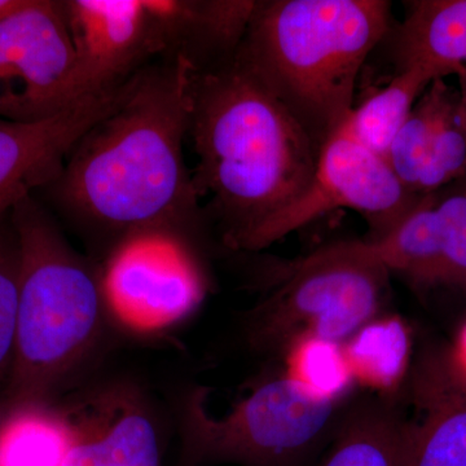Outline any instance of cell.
<instances>
[{
	"label": "cell",
	"instance_id": "1",
	"mask_svg": "<svg viewBox=\"0 0 466 466\" xmlns=\"http://www.w3.org/2000/svg\"><path fill=\"white\" fill-rule=\"evenodd\" d=\"M192 70L182 57L140 69L125 100L79 137L57 179L38 192L55 217L109 245V257L143 236L187 247L207 219L184 158Z\"/></svg>",
	"mask_w": 466,
	"mask_h": 466
},
{
	"label": "cell",
	"instance_id": "2",
	"mask_svg": "<svg viewBox=\"0 0 466 466\" xmlns=\"http://www.w3.org/2000/svg\"><path fill=\"white\" fill-rule=\"evenodd\" d=\"M198 158L192 171L207 217L223 241L245 250L251 236L309 188L320 148L249 70L233 58L192 70L188 135Z\"/></svg>",
	"mask_w": 466,
	"mask_h": 466
},
{
	"label": "cell",
	"instance_id": "3",
	"mask_svg": "<svg viewBox=\"0 0 466 466\" xmlns=\"http://www.w3.org/2000/svg\"><path fill=\"white\" fill-rule=\"evenodd\" d=\"M391 25L386 0H262L235 60L321 149L354 108L359 73Z\"/></svg>",
	"mask_w": 466,
	"mask_h": 466
},
{
	"label": "cell",
	"instance_id": "4",
	"mask_svg": "<svg viewBox=\"0 0 466 466\" xmlns=\"http://www.w3.org/2000/svg\"><path fill=\"white\" fill-rule=\"evenodd\" d=\"M20 245L14 363L3 407L51 403L94 348L108 308L104 272L95 269L35 196L12 208Z\"/></svg>",
	"mask_w": 466,
	"mask_h": 466
},
{
	"label": "cell",
	"instance_id": "5",
	"mask_svg": "<svg viewBox=\"0 0 466 466\" xmlns=\"http://www.w3.org/2000/svg\"><path fill=\"white\" fill-rule=\"evenodd\" d=\"M390 274L367 241L309 254L254 309L251 339L260 348H293L305 339L349 341L381 306Z\"/></svg>",
	"mask_w": 466,
	"mask_h": 466
},
{
	"label": "cell",
	"instance_id": "6",
	"mask_svg": "<svg viewBox=\"0 0 466 466\" xmlns=\"http://www.w3.org/2000/svg\"><path fill=\"white\" fill-rule=\"evenodd\" d=\"M293 375L263 382L226 415L208 412L205 390L189 398L186 455L193 462L302 466L329 431L339 407Z\"/></svg>",
	"mask_w": 466,
	"mask_h": 466
},
{
	"label": "cell",
	"instance_id": "7",
	"mask_svg": "<svg viewBox=\"0 0 466 466\" xmlns=\"http://www.w3.org/2000/svg\"><path fill=\"white\" fill-rule=\"evenodd\" d=\"M424 196L398 179L385 158L339 130L321 147L317 171L302 196L251 236L245 250L265 249L337 208L357 211L380 240L403 222Z\"/></svg>",
	"mask_w": 466,
	"mask_h": 466
},
{
	"label": "cell",
	"instance_id": "8",
	"mask_svg": "<svg viewBox=\"0 0 466 466\" xmlns=\"http://www.w3.org/2000/svg\"><path fill=\"white\" fill-rule=\"evenodd\" d=\"M76 52L61 0H26L0 20V118L36 122L75 103Z\"/></svg>",
	"mask_w": 466,
	"mask_h": 466
},
{
	"label": "cell",
	"instance_id": "9",
	"mask_svg": "<svg viewBox=\"0 0 466 466\" xmlns=\"http://www.w3.org/2000/svg\"><path fill=\"white\" fill-rule=\"evenodd\" d=\"M106 302L122 323L156 330L187 317L204 296L188 248L164 236L126 242L104 271Z\"/></svg>",
	"mask_w": 466,
	"mask_h": 466
},
{
	"label": "cell",
	"instance_id": "10",
	"mask_svg": "<svg viewBox=\"0 0 466 466\" xmlns=\"http://www.w3.org/2000/svg\"><path fill=\"white\" fill-rule=\"evenodd\" d=\"M76 52V99L125 84L159 56L146 0H61Z\"/></svg>",
	"mask_w": 466,
	"mask_h": 466
},
{
	"label": "cell",
	"instance_id": "11",
	"mask_svg": "<svg viewBox=\"0 0 466 466\" xmlns=\"http://www.w3.org/2000/svg\"><path fill=\"white\" fill-rule=\"evenodd\" d=\"M131 85L133 76L42 121L0 118V216L54 183L79 137L125 100Z\"/></svg>",
	"mask_w": 466,
	"mask_h": 466
},
{
	"label": "cell",
	"instance_id": "12",
	"mask_svg": "<svg viewBox=\"0 0 466 466\" xmlns=\"http://www.w3.org/2000/svg\"><path fill=\"white\" fill-rule=\"evenodd\" d=\"M64 410L72 431L64 466H159L155 425L131 392H92Z\"/></svg>",
	"mask_w": 466,
	"mask_h": 466
},
{
	"label": "cell",
	"instance_id": "13",
	"mask_svg": "<svg viewBox=\"0 0 466 466\" xmlns=\"http://www.w3.org/2000/svg\"><path fill=\"white\" fill-rule=\"evenodd\" d=\"M161 57H182L196 72L235 58L254 0H146Z\"/></svg>",
	"mask_w": 466,
	"mask_h": 466
},
{
	"label": "cell",
	"instance_id": "14",
	"mask_svg": "<svg viewBox=\"0 0 466 466\" xmlns=\"http://www.w3.org/2000/svg\"><path fill=\"white\" fill-rule=\"evenodd\" d=\"M415 390L421 417L406 424L404 466H466V379L450 352L426 360Z\"/></svg>",
	"mask_w": 466,
	"mask_h": 466
},
{
	"label": "cell",
	"instance_id": "15",
	"mask_svg": "<svg viewBox=\"0 0 466 466\" xmlns=\"http://www.w3.org/2000/svg\"><path fill=\"white\" fill-rule=\"evenodd\" d=\"M406 16L391 25L389 42L395 73L407 67H433L443 78L466 66V0L406 3Z\"/></svg>",
	"mask_w": 466,
	"mask_h": 466
},
{
	"label": "cell",
	"instance_id": "16",
	"mask_svg": "<svg viewBox=\"0 0 466 466\" xmlns=\"http://www.w3.org/2000/svg\"><path fill=\"white\" fill-rule=\"evenodd\" d=\"M72 431L64 408L23 403L0 412V466H64Z\"/></svg>",
	"mask_w": 466,
	"mask_h": 466
},
{
	"label": "cell",
	"instance_id": "17",
	"mask_svg": "<svg viewBox=\"0 0 466 466\" xmlns=\"http://www.w3.org/2000/svg\"><path fill=\"white\" fill-rule=\"evenodd\" d=\"M443 78L433 67L415 66L395 73L381 90L354 106L339 130L380 157L389 149L413 106L434 79Z\"/></svg>",
	"mask_w": 466,
	"mask_h": 466
},
{
	"label": "cell",
	"instance_id": "18",
	"mask_svg": "<svg viewBox=\"0 0 466 466\" xmlns=\"http://www.w3.org/2000/svg\"><path fill=\"white\" fill-rule=\"evenodd\" d=\"M406 441V422L368 410L343 426L321 466H404Z\"/></svg>",
	"mask_w": 466,
	"mask_h": 466
},
{
	"label": "cell",
	"instance_id": "19",
	"mask_svg": "<svg viewBox=\"0 0 466 466\" xmlns=\"http://www.w3.org/2000/svg\"><path fill=\"white\" fill-rule=\"evenodd\" d=\"M354 377L381 389L403 380L410 357V336L400 319L370 321L349 339L345 350Z\"/></svg>",
	"mask_w": 466,
	"mask_h": 466
},
{
	"label": "cell",
	"instance_id": "20",
	"mask_svg": "<svg viewBox=\"0 0 466 466\" xmlns=\"http://www.w3.org/2000/svg\"><path fill=\"white\" fill-rule=\"evenodd\" d=\"M466 177V131L459 106V92L441 79L437 113L428 157L420 177V196L441 191Z\"/></svg>",
	"mask_w": 466,
	"mask_h": 466
},
{
	"label": "cell",
	"instance_id": "21",
	"mask_svg": "<svg viewBox=\"0 0 466 466\" xmlns=\"http://www.w3.org/2000/svg\"><path fill=\"white\" fill-rule=\"evenodd\" d=\"M431 193L441 285L466 289V184Z\"/></svg>",
	"mask_w": 466,
	"mask_h": 466
},
{
	"label": "cell",
	"instance_id": "22",
	"mask_svg": "<svg viewBox=\"0 0 466 466\" xmlns=\"http://www.w3.org/2000/svg\"><path fill=\"white\" fill-rule=\"evenodd\" d=\"M20 245L12 210L0 216V389L14 363L16 342Z\"/></svg>",
	"mask_w": 466,
	"mask_h": 466
},
{
	"label": "cell",
	"instance_id": "23",
	"mask_svg": "<svg viewBox=\"0 0 466 466\" xmlns=\"http://www.w3.org/2000/svg\"><path fill=\"white\" fill-rule=\"evenodd\" d=\"M291 350L293 376L317 394L341 400L354 379L341 345L320 339H305Z\"/></svg>",
	"mask_w": 466,
	"mask_h": 466
},
{
	"label": "cell",
	"instance_id": "24",
	"mask_svg": "<svg viewBox=\"0 0 466 466\" xmlns=\"http://www.w3.org/2000/svg\"><path fill=\"white\" fill-rule=\"evenodd\" d=\"M450 355L459 372L466 379V324L460 330L458 341L455 348L451 350Z\"/></svg>",
	"mask_w": 466,
	"mask_h": 466
},
{
	"label": "cell",
	"instance_id": "25",
	"mask_svg": "<svg viewBox=\"0 0 466 466\" xmlns=\"http://www.w3.org/2000/svg\"><path fill=\"white\" fill-rule=\"evenodd\" d=\"M455 76H458L459 79V106L466 131V75L464 70H462V66H460Z\"/></svg>",
	"mask_w": 466,
	"mask_h": 466
},
{
	"label": "cell",
	"instance_id": "26",
	"mask_svg": "<svg viewBox=\"0 0 466 466\" xmlns=\"http://www.w3.org/2000/svg\"><path fill=\"white\" fill-rule=\"evenodd\" d=\"M25 2L26 0H0V20L23 7Z\"/></svg>",
	"mask_w": 466,
	"mask_h": 466
},
{
	"label": "cell",
	"instance_id": "27",
	"mask_svg": "<svg viewBox=\"0 0 466 466\" xmlns=\"http://www.w3.org/2000/svg\"><path fill=\"white\" fill-rule=\"evenodd\" d=\"M462 70H464V73L466 75V66H462Z\"/></svg>",
	"mask_w": 466,
	"mask_h": 466
}]
</instances>
